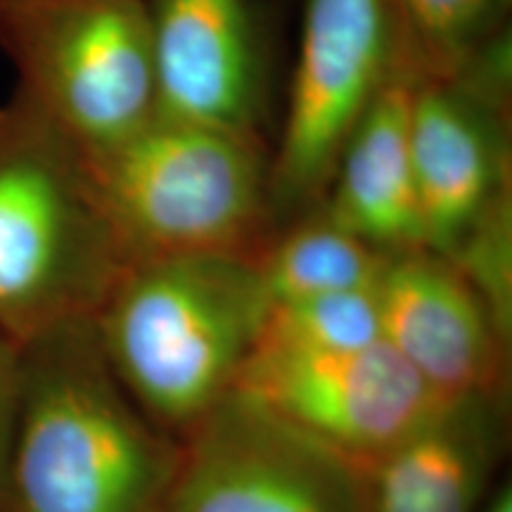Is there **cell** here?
Listing matches in <instances>:
<instances>
[{"label": "cell", "mask_w": 512, "mask_h": 512, "mask_svg": "<svg viewBox=\"0 0 512 512\" xmlns=\"http://www.w3.org/2000/svg\"><path fill=\"white\" fill-rule=\"evenodd\" d=\"M19 375H22V347L0 332V512H8L5 486H8V460L17 420Z\"/></svg>", "instance_id": "cell-17"}, {"label": "cell", "mask_w": 512, "mask_h": 512, "mask_svg": "<svg viewBox=\"0 0 512 512\" xmlns=\"http://www.w3.org/2000/svg\"><path fill=\"white\" fill-rule=\"evenodd\" d=\"M131 266L86 155L17 91L0 105V332L91 320Z\"/></svg>", "instance_id": "cell-3"}, {"label": "cell", "mask_w": 512, "mask_h": 512, "mask_svg": "<svg viewBox=\"0 0 512 512\" xmlns=\"http://www.w3.org/2000/svg\"><path fill=\"white\" fill-rule=\"evenodd\" d=\"M271 299L252 256L133 261L95 313V335L131 399L195 427L226 396L259 342Z\"/></svg>", "instance_id": "cell-2"}, {"label": "cell", "mask_w": 512, "mask_h": 512, "mask_svg": "<svg viewBox=\"0 0 512 512\" xmlns=\"http://www.w3.org/2000/svg\"><path fill=\"white\" fill-rule=\"evenodd\" d=\"M491 394L448 399L363 467L368 512H477L498 453Z\"/></svg>", "instance_id": "cell-13"}, {"label": "cell", "mask_w": 512, "mask_h": 512, "mask_svg": "<svg viewBox=\"0 0 512 512\" xmlns=\"http://www.w3.org/2000/svg\"><path fill=\"white\" fill-rule=\"evenodd\" d=\"M382 339L380 304L373 287L271 304L259 342L302 351H354Z\"/></svg>", "instance_id": "cell-16"}, {"label": "cell", "mask_w": 512, "mask_h": 512, "mask_svg": "<svg viewBox=\"0 0 512 512\" xmlns=\"http://www.w3.org/2000/svg\"><path fill=\"white\" fill-rule=\"evenodd\" d=\"M408 67L446 79L510 31L512 0H392Z\"/></svg>", "instance_id": "cell-15"}, {"label": "cell", "mask_w": 512, "mask_h": 512, "mask_svg": "<svg viewBox=\"0 0 512 512\" xmlns=\"http://www.w3.org/2000/svg\"><path fill=\"white\" fill-rule=\"evenodd\" d=\"M86 162L131 264L171 254L254 259L256 242L273 223L264 136L157 114Z\"/></svg>", "instance_id": "cell-4"}, {"label": "cell", "mask_w": 512, "mask_h": 512, "mask_svg": "<svg viewBox=\"0 0 512 512\" xmlns=\"http://www.w3.org/2000/svg\"><path fill=\"white\" fill-rule=\"evenodd\" d=\"M415 79L403 69L358 119L318 207L384 254L425 249L411 155Z\"/></svg>", "instance_id": "cell-12"}, {"label": "cell", "mask_w": 512, "mask_h": 512, "mask_svg": "<svg viewBox=\"0 0 512 512\" xmlns=\"http://www.w3.org/2000/svg\"><path fill=\"white\" fill-rule=\"evenodd\" d=\"M0 48L15 91L86 155L159 114L145 0H0Z\"/></svg>", "instance_id": "cell-5"}, {"label": "cell", "mask_w": 512, "mask_h": 512, "mask_svg": "<svg viewBox=\"0 0 512 512\" xmlns=\"http://www.w3.org/2000/svg\"><path fill=\"white\" fill-rule=\"evenodd\" d=\"M510 31L446 79H415L411 155L425 249L451 259L510 200Z\"/></svg>", "instance_id": "cell-7"}, {"label": "cell", "mask_w": 512, "mask_h": 512, "mask_svg": "<svg viewBox=\"0 0 512 512\" xmlns=\"http://www.w3.org/2000/svg\"><path fill=\"white\" fill-rule=\"evenodd\" d=\"M233 392L361 467L425 425L448 401L384 339L354 351L256 342Z\"/></svg>", "instance_id": "cell-9"}, {"label": "cell", "mask_w": 512, "mask_h": 512, "mask_svg": "<svg viewBox=\"0 0 512 512\" xmlns=\"http://www.w3.org/2000/svg\"><path fill=\"white\" fill-rule=\"evenodd\" d=\"M178 458L128 401L93 318L24 344L8 512H162Z\"/></svg>", "instance_id": "cell-1"}, {"label": "cell", "mask_w": 512, "mask_h": 512, "mask_svg": "<svg viewBox=\"0 0 512 512\" xmlns=\"http://www.w3.org/2000/svg\"><path fill=\"white\" fill-rule=\"evenodd\" d=\"M192 430L162 512H368L361 465L245 396Z\"/></svg>", "instance_id": "cell-8"}, {"label": "cell", "mask_w": 512, "mask_h": 512, "mask_svg": "<svg viewBox=\"0 0 512 512\" xmlns=\"http://www.w3.org/2000/svg\"><path fill=\"white\" fill-rule=\"evenodd\" d=\"M389 254L339 228L320 209L299 216L254 256L271 304L313 294L373 290Z\"/></svg>", "instance_id": "cell-14"}, {"label": "cell", "mask_w": 512, "mask_h": 512, "mask_svg": "<svg viewBox=\"0 0 512 512\" xmlns=\"http://www.w3.org/2000/svg\"><path fill=\"white\" fill-rule=\"evenodd\" d=\"M375 292L384 342L434 392H494L505 335L451 261L430 249L389 254Z\"/></svg>", "instance_id": "cell-11"}, {"label": "cell", "mask_w": 512, "mask_h": 512, "mask_svg": "<svg viewBox=\"0 0 512 512\" xmlns=\"http://www.w3.org/2000/svg\"><path fill=\"white\" fill-rule=\"evenodd\" d=\"M403 69L392 0H304L297 62L271 150V221L318 209L342 147Z\"/></svg>", "instance_id": "cell-6"}, {"label": "cell", "mask_w": 512, "mask_h": 512, "mask_svg": "<svg viewBox=\"0 0 512 512\" xmlns=\"http://www.w3.org/2000/svg\"><path fill=\"white\" fill-rule=\"evenodd\" d=\"M484 512H512V491L510 486H503L494 496V501L486 505Z\"/></svg>", "instance_id": "cell-18"}, {"label": "cell", "mask_w": 512, "mask_h": 512, "mask_svg": "<svg viewBox=\"0 0 512 512\" xmlns=\"http://www.w3.org/2000/svg\"><path fill=\"white\" fill-rule=\"evenodd\" d=\"M162 117L264 136L268 53L252 0H145Z\"/></svg>", "instance_id": "cell-10"}]
</instances>
